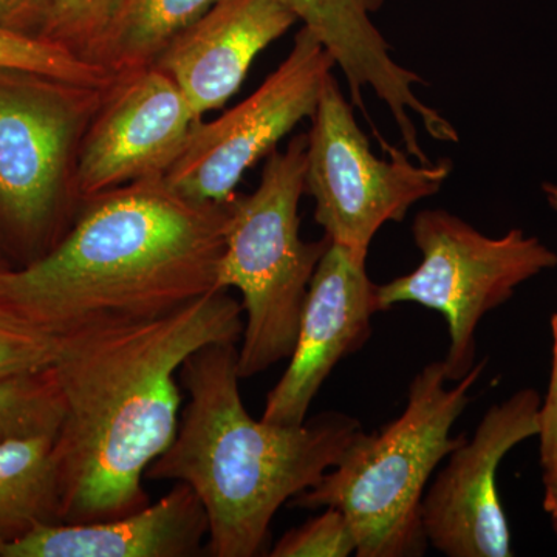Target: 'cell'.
Returning a JSON list of instances; mask_svg holds the SVG:
<instances>
[{"instance_id": "obj_23", "label": "cell", "mask_w": 557, "mask_h": 557, "mask_svg": "<svg viewBox=\"0 0 557 557\" xmlns=\"http://www.w3.org/2000/svg\"><path fill=\"white\" fill-rule=\"evenodd\" d=\"M57 0H0V30L42 38Z\"/></svg>"}, {"instance_id": "obj_4", "label": "cell", "mask_w": 557, "mask_h": 557, "mask_svg": "<svg viewBox=\"0 0 557 557\" xmlns=\"http://www.w3.org/2000/svg\"><path fill=\"white\" fill-rule=\"evenodd\" d=\"M485 366L478 362L448 387L443 361L429 362L410 383L401 416L373 434L362 429L338 465L289 505L339 509L354 531L358 557L423 556L429 544L421 502L434 469L467 440L450 431Z\"/></svg>"}, {"instance_id": "obj_28", "label": "cell", "mask_w": 557, "mask_h": 557, "mask_svg": "<svg viewBox=\"0 0 557 557\" xmlns=\"http://www.w3.org/2000/svg\"><path fill=\"white\" fill-rule=\"evenodd\" d=\"M11 263H9V260H5L2 258V256H0V274L3 273V271H7L9 269H11Z\"/></svg>"}, {"instance_id": "obj_7", "label": "cell", "mask_w": 557, "mask_h": 557, "mask_svg": "<svg viewBox=\"0 0 557 557\" xmlns=\"http://www.w3.org/2000/svg\"><path fill=\"white\" fill-rule=\"evenodd\" d=\"M412 234L420 265L376 285V300L380 311L409 302L442 313L449 332L443 364L446 379L456 383L475 366V332L483 317L528 278L555 269L557 255L522 230L494 239L443 209L421 211Z\"/></svg>"}, {"instance_id": "obj_9", "label": "cell", "mask_w": 557, "mask_h": 557, "mask_svg": "<svg viewBox=\"0 0 557 557\" xmlns=\"http://www.w3.org/2000/svg\"><path fill=\"white\" fill-rule=\"evenodd\" d=\"M333 67L327 49L309 28H300L288 57L247 100L194 124L182 156L164 175L168 185L197 201L233 199L245 172L313 116Z\"/></svg>"}, {"instance_id": "obj_21", "label": "cell", "mask_w": 557, "mask_h": 557, "mask_svg": "<svg viewBox=\"0 0 557 557\" xmlns=\"http://www.w3.org/2000/svg\"><path fill=\"white\" fill-rule=\"evenodd\" d=\"M58 338L0 306V380L50 369Z\"/></svg>"}, {"instance_id": "obj_1", "label": "cell", "mask_w": 557, "mask_h": 557, "mask_svg": "<svg viewBox=\"0 0 557 557\" xmlns=\"http://www.w3.org/2000/svg\"><path fill=\"white\" fill-rule=\"evenodd\" d=\"M244 309L226 289L143 321L58 338L53 372L64 401L54 437L61 523L131 515L150 504L143 479L174 442L183 362L211 344H239Z\"/></svg>"}, {"instance_id": "obj_18", "label": "cell", "mask_w": 557, "mask_h": 557, "mask_svg": "<svg viewBox=\"0 0 557 557\" xmlns=\"http://www.w3.org/2000/svg\"><path fill=\"white\" fill-rule=\"evenodd\" d=\"M64 401L53 368L0 380V443L57 435Z\"/></svg>"}, {"instance_id": "obj_17", "label": "cell", "mask_w": 557, "mask_h": 557, "mask_svg": "<svg viewBox=\"0 0 557 557\" xmlns=\"http://www.w3.org/2000/svg\"><path fill=\"white\" fill-rule=\"evenodd\" d=\"M219 0H129L113 30L101 65L113 76L156 65L183 33Z\"/></svg>"}, {"instance_id": "obj_26", "label": "cell", "mask_w": 557, "mask_h": 557, "mask_svg": "<svg viewBox=\"0 0 557 557\" xmlns=\"http://www.w3.org/2000/svg\"><path fill=\"white\" fill-rule=\"evenodd\" d=\"M544 509L548 515L557 512V468L544 472Z\"/></svg>"}, {"instance_id": "obj_10", "label": "cell", "mask_w": 557, "mask_h": 557, "mask_svg": "<svg viewBox=\"0 0 557 557\" xmlns=\"http://www.w3.org/2000/svg\"><path fill=\"white\" fill-rule=\"evenodd\" d=\"M542 399L533 388L491 406L471 440L448 456L421 502L428 544L449 557L512 556L497 490L505 456L541 431Z\"/></svg>"}, {"instance_id": "obj_15", "label": "cell", "mask_w": 557, "mask_h": 557, "mask_svg": "<svg viewBox=\"0 0 557 557\" xmlns=\"http://www.w3.org/2000/svg\"><path fill=\"white\" fill-rule=\"evenodd\" d=\"M199 497L177 482L156 504L89 523H44L7 545L0 557H193L207 549Z\"/></svg>"}, {"instance_id": "obj_8", "label": "cell", "mask_w": 557, "mask_h": 557, "mask_svg": "<svg viewBox=\"0 0 557 557\" xmlns=\"http://www.w3.org/2000/svg\"><path fill=\"white\" fill-rule=\"evenodd\" d=\"M307 134L306 194L314 200V219L333 244L368 259L381 226L401 222L418 201L434 196L453 164L410 161L408 152L388 146L391 159H379L359 129L354 109L329 75Z\"/></svg>"}, {"instance_id": "obj_20", "label": "cell", "mask_w": 557, "mask_h": 557, "mask_svg": "<svg viewBox=\"0 0 557 557\" xmlns=\"http://www.w3.org/2000/svg\"><path fill=\"white\" fill-rule=\"evenodd\" d=\"M0 69L40 73L102 89L119 79L102 65L81 60L50 40L3 30H0Z\"/></svg>"}, {"instance_id": "obj_19", "label": "cell", "mask_w": 557, "mask_h": 557, "mask_svg": "<svg viewBox=\"0 0 557 557\" xmlns=\"http://www.w3.org/2000/svg\"><path fill=\"white\" fill-rule=\"evenodd\" d=\"M129 0H57L42 38L101 65L113 30Z\"/></svg>"}, {"instance_id": "obj_3", "label": "cell", "mask_w": 557, "mask_h": 557, "mask_svg": "<svg viewBox=\"0 0 557 557\" xmlns=\"http://www.w3.org/2000/svg\"><path fill=\"white\" fill-rule=\"evenodd\" d=\"M237 346L211 344L183 362L178 381L188 405L174 442L146 472L196 493L214 557L262 556L282 505L317 486L362 431L357 418L341 412L298 426L255 420L240 395Z\"/></svg>"}, {"instance_id": "obj_6", "label": "cell", "mask_w": 557, "mask_h": 557, "mask_svg": "<svg viewBox=\"0 0 557 557\" xmlns=\"http://www.w3.org/2000/svg\"><path fill=\"white\" fill-rule=\"evenodd\" d=\"M110 87L0 69V248L17 267L47 255L75 222L81 145Z\"/></svg>"}, {"instance_id": "obj_29", "label": "cell", "mask_w": 557, "mask_h": 557, "mask_svg": "<svg viewBox=\"0 0 557 557\" xmlns=\"http://www.w3.org/2000/svg\"><path fill=\"white\" fill-rule=\"evenodd\" d=\"M553 519V528H555L556 534H557V512L555 515H552Z\"/></svg>"}, {"instance_id": "obj_14", "label": "cell", "mask_w": 557, "mask_h": 557, "mask_svg": "<svg viewBox=\"0 0 557 557\" xmlns=\"http://www.w3.org/2000/svg\"><path fill=\"white\" fill-rule=\"evenodd\" d=\"M327 49L346 75L351 102L364 110L362 90L372 89L391 110L406 146L418 143L413 115L426 132H437L445 116L413 91L424 81L392 58L391 46L372 22L384 0H281Z\"/></svg>"}, {"instance_id": "obj_16", "label": "cell", "mask_w": 557, "mask_h": 557, "mask_svg": "<svg viewBox=\"0 0 557 557\" xmlns=\"http://www.w3.org/2000/svg\"><path fill=\"white\" fill-rule=\"evenodd\" d=\"M54 437L0 443V552L44 523H61Z\"/></svg>"}, {"instance_id": "obj_25", "label": "cell", "mask_w": 557, "mask_h": 557, "mask_svg": "<svg viewBox=\"0 0 557 557\" xmlns=\"http://www.w3.org/2000/svg\"><path fill=\"white\" fill-rule=\"evenodd\" d=\"M541 440V465L544 472L557 468V416L542 424L537 435Z\"/></svg>"}, {"instance_id": "obj_22", "label": "cell", "mask_w": 557, "mask_h": 557, "mask_svg": "<svg viewBox=\"0 0 557 557\" xmlns=\"http://www.w3.org/2000/svg\"><path fill=\"white\" fill-rule=\"evenodd\" d=\"M357 553V541L346 516L336 508L307 520L278 539L271 557H347Z\"/></svg>"}, {"instance_id": "obj_27", "label": "cell", "mask_w": 557, "mask_h": 557, "mask_svg": "<svg viewBox=\"0 0 557 557\" xmlns=\"http://www.w3.org/2000/svg\"><path fill=\"white\" fill-rule=\"evenodd\" d=\"M544 193L545 196H547L549 207L555 209V211L557 212V186L552 185V183H545Z\"/></svg>"}, {"instance_id": "obj_2", "label": "cell", "mask_w": 557, "mask_h": 557, "mask_svg": "<svg viewBox=\"0 0 557 557\" xmlns=\"http://www.w3.org/2000/svg\"><path fill=\"white\" fill-rule=\"evenodd\" d=\"M228 211L164 175L91 197L47 255L0 274V306L54 338L164 317L219 292Z\"/></svg>"}, {"instance_id": "obj_13", "label": "cell", "mask_w": 557, "mask_h": 557, "mask_svg": "<svg viewBox=\"0 0 557 557\" xmlns=\"http://www.w3.org/2000/svg\"><path fill=\"white\" fill-rule=\"evenodd\" d=\"M296 22L281 0H219L156 65L175 81L201 120L231 100L260 51Z\"/></svg>"}, {"instance_id": "obj_24", "label": "cell", "mask_w": 557, "mask_h": 557, "mask_svg": "<svg viewBox=\"0 0 557 557\" xmlns=\"http://www.w3.org/2000/svg\"><path fill=\"white\" fill-rule=\"evenodd\" d=\"M553 368L547 397L541 406V426L557 416V313L552 318Z\"/></svg>"}, {"instance_id": "obj_11", "label": "cell", "mask_w": 557, "mask_h": 557, "mask_svg": "<svg viewBox=\"0 0 557 557\" xmlns=\"http://www.w3.org/2000/svg\"><path fill=\"white\" fill-rule=\"evenodd\" d=\"M197 121L183 91L159 65L119 76L81 145L79 200L166 175Z\"/></svg>"}, {"instance_id": "obj_5", "label": "cell", "mask_w": 557, "mask_h": 557, "mask_svg": "<svg viewBox=\"0 0 557 557\" xmlns=\"http://www.w3.org/2000/svg\"><path fill=\"white\" fill-rule=\"evenodd\" d=\"M307 134L267 157L255 193L230 200L218 289H237L244 332L237 346L240 380L292 357L300 314L319 260L332 240L300 237L299 203L306 194Z\"/></svg>"}, {"instance_id": "obj_12", "label": "cell", "mask_w": 557, "mask_h": 557, "mask_svg": "<svg viewBox=\"0 0 557 557\" xmlns=\"http://www.w3.org/2000/svg\"><path fill=\"white\" fill-rule=\"evenodd\" d=\"M379 311L366 259L332 242L311 277L288 368L271 388L262 420L302 424L332 370L370 338Z\"/></svg>"}]
</instances>
